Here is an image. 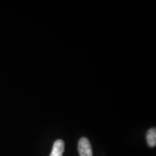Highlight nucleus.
Masks as SVG:
<instances>
[{
    "label": "nucleus",
    "mask_w": 156,
    "mask_h": 156,
    "mask_svg": "<svg viewBox=\"0 0 156 156\" xmlns=\"http://www.w3.org/2000/svg\"><path fill=\"white\" fill-rule=\"evenodd\" d=\"M78 151L80 156H93V149L88 139L82 137L78 142Z\"/></svg>",
    "instance_id": "obj_1"
},
{
    "label": "nucleus",
    "mask_w": 156,
    "mask_h": 156,
    "mask_svg": "<svg viewBox=\"0 0 156 156\" xmlns=\"http://www.w3.org/2000/svg\"><path fill=\"white\" fill-rule=\"evenodd\" d=\"M146 139L148 145L151 147H154L156 145V129L151 128L148 130L146 135Z\"/></svg>",
    "instance_id": "obj_3"
},
{
    "label": "nucleus",
    "mask_w": 156,
    "mask_h": 156,
    "mask_svg": "<svg viewBox=\"0 0 156 156\" xmlns=\"http://www.w3.org/2000/svg\"><path fill=\"white\" fill-rule=\"evenodd\" d=\"M64 151V142L62 140H57L54 142L50 156H63Z\"/></svg>",
    "instance_id": "obj_2"
}]
</instances>
